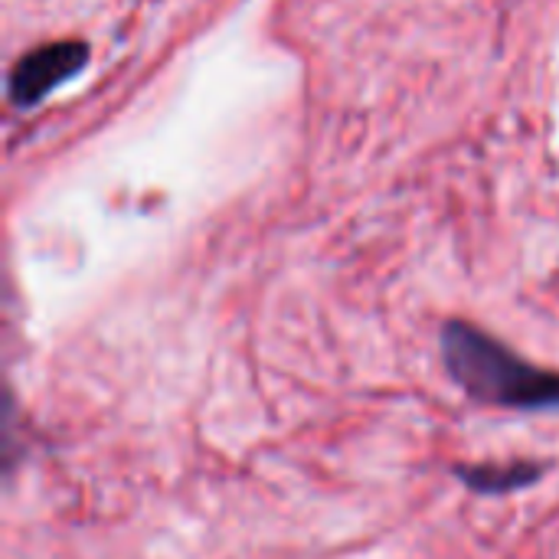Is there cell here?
I'll use <instances>...</instances> for the list:
<instances>
[{
  "label": "cell",
  "instance_id": "obj_1",
  "mask_svg": "<svg viewBox=\"0 0 559 559\" xmlns=\"http://www.w3.org/2000/svg\"><path fill=\"white\" fill-rule=\"evenodd\" d=\"M445 367L455 383L491 406L540 409L559 406V373H547L514 357L504 344L462 321L442 331Z\"/></svg>",
  "mask_w": 559,
  "mask_h": 559
},
{
  "label": "cell",
  "instance_id": "obj_2",
  "mask_svg": "<svg viewBox=\"0 0 559 559\" xmlns=\"http://www.w3.org/2000/svg\"><path fill=\"white\" fill-rule=\"evenodd\" d=\"M88 62V46L85 43H49L33 52H26L13 72H10V102L26 108L46 98L56 85L72 79L82 66Z\"/></svg>",
  "mask_w": 559,
  "mask_h": 559
},
{
  "label": "cell",
  "instance_id": "obj_3",
  "mask_svg": "<svg viewBox=\"0 0 559 559\" xmlns=\"http://www.w3.org/2000/svg\"><path fill=\"white\" fill-rule=\"evenodd\" d=\"M468 475V485L472 488H481V491H504V488H514V485H524L527 478H534L537 472L534 468H514V472H465Z\"/></svg>",
  "mask_w": 559,
  "mask_h": 559
}]
</instances>
